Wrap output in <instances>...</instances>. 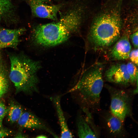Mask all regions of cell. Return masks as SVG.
I'll list each match as a JSON object with an SVG mask.
<instances>
[{
  "label": "cell",
  "mask_w": 138,
  "mask_h": 138,
  "mask_svg": "<svg viewBox=\"0 0 138 138\" xmlns=\"http://www.w3.org/2000/svg\"><path fill=\"white\" fill-rule=\"evenodd\" d=\"M123 1L109 0L93 18L87 38L91 48L95 51L109 48L120 37Z\"/></svg>",
  "instance_id": "1"
},
{
  "label": "cell",
  "mask_w": 138,
  "mask_h": 138,
  "mask_svg": "<svg viewBox=\"0 0 138 138\" xmlns=\"http://www.w3.org/2000/svg\"><path fill=\"white\" fill-rule=\"evenodd\" d=\"M103 66L97 62L84 73L76 85L68 91H77L84 105L83 110L91 113L100 110V95L103 86Z\"/></svg>",
  "instance_id": "2"
},
{
  "label": "cell",
  "mask_w": 138,
  "mask_h": 138,
  "mask_svg": "<svg viewBox=\"0 0 138 138\" xmlns=\"http://www.w3.org/2000/svg\"><path fill=\"white\" fill-rule=\"evenodd\" d=\"M10 59L9 77L15 86L16 93L38 91L37 73L40 67L39 63L22 55H12Z\"/></svg>",
  "instance_id": "3"
},
{
  "label": "cell",
  "mask_w": 138,
  "mask_h": 138,
  "mask_svg": "<svg viewBox=\"0 0 138 138\" xmlns=\"http://www.w3.org/2000/svg\"><path fill=\"white\" fill-rule=\"evenodd\" d=\"M110 98V111L123 122L132 115V95L137 93V89L129 92L107 85Z\"/></svg>",
  "instance_id": "4"
},
{
  "label": "cell",
  "mask_w": 138,
  "mask_h": 138,
  "mask_svg": "<svg viewBox=\"0 0 138 138\" xmlns=\"http://www.w3.org/2000/svg\"><path fill=\"white\" fill-rule=\"evenodd\" d=\"M130 31L127 29L109 49L107 54L109 59L111 60H127L131 50L129 36Z\"/></svg>",
  "instance_id": "5"
},
{
  "label": "cell",
  "mask_w": 138,
  "mask_h": 138,
  "mask_svg": "<svg viewBox=\"0 0 138 138\" xmlns=\"http://www.w3.org/2000/svg\"><path fill=\"white\" fill-rule=\"evenodd\" d=\"M101 115L103 125L108 135L116 138L123 137L127 135L123 123L109 111H106Z\"/></svg>",
  "instance_id": "6"
},
{
  "label": "cell",
  "mask_w": 138,
  "mask_h": 138,
  "mask_svg": "<svg viewBox=\"0 0 138 138\" xmlns=\"http://www.w3.org/2000/svg\"><path fill=\"white\" fill-rule=\"evenodd\" d=\"M105 75L106 79L109 82L124 87L131 84L125 63H117L112 65L106 71Z\"/></svg>",
  "instance_id": "7"
},
{
  "label": "cell",
  "mask_w": 138,
  "mask_h": 138,
  "mask_svg": "<svg viewBox=\"0 0 138 138\" xmlns=\"http://www.w3.org/2000/svg\"><path fill=\"white\" fill-rule=\"evenodd\" d=\"M17 122L19 125L22 128L42 130L49 133L54 137H58L42 120L30 112H23Z\"/></svg>",
  "instance_id": "8"
},
{
  "label": "cell",
  "mask_w": 138,
  "mask_h": 138,
  "mask_svg": "<svg viewBox=\"0 0 138 138\" xmlns=\"http://www.w3.org/2000/svg\"><path fill=\"white\" fill-rule=\"evenodd\" d=\"M28 3L32 13L34 16L54 20H57V14L62 7V4L50 5L44 3Z\"/></svg>",
  "instance_id": "9"
},
{
  "label": "cell",
  "mask_w": 138,
  "mask_h": 138,
  "mask_svg": "<svg viewBox=\"0 0 138 138\" xmlns=\"http://www.w3.org/2000/svg\"><path fill=\"white\" fill-rule=\"evenodd\" d=\"M23 28L10 29H0V48H16L19 41V37L25 31Z\"/></svg>",
  "instance_id": "10"
},
{
  "label": "cell",
  "mask_w": 138,
  "mask_h": 138,
  "mask_svg": "<svg viewBox=\"0 0 138 138\" xmlns=\"http://www.w3.org/2000/svg\"><path fill=\"white\" fill-rule=\"evenodd\" d=\"M61 97L56 95L50 99L56 110L61 129V137L72 138L73 135L68 126L61 103Z\"/></svg>",
  "instance_id": "11"
},
{
  "label": "cell",
  "mask_w": 138,
  "mask_h": 138,
  "mask_svg": "<svg viewBox=\"0 0 138 138\" xmlns=\"http://www.w3.org/2000/svg\"><path fill=\"white\" fill-rule=\"evenodd\" d=\"M78 135L80 138H97L98 135L94 129L93 123L88 121L81 115H79L77 121Z\"/></svg>",
  "instance_id": "12"
},
{
  "label": "cell",
  "mask_w": 138,
  "mask_h": 138,
  "mask_svg": "<svg viewBox=\"0 0 138 138\" xmlns=\"http://www.w3.org/2000/svg\"><path fill=\"white\" fill-rule=\"evenodd\" d=\"M7 112L8 121L11 123H14L17 122L23 111L20 105L12 101L10 102Z\"/></svg>",
  "instance_id": "13"
},
{
  "label": "cell",
  "mask_w": 138,
  "mask_h": 138,
  "mask_svg": "<svg viewBox=\"0 0 138 138\" xmlns=\"http://www.w3.org/2000/svg\"><path fill=\"white\" fill-rule=\"evenodd\" d=\"M127 71L129 75L131 84L137 86L138 69L137 66L131 62L126 64Z\"/></svg>",
  "instance_id": "14"
},
{
  "label": "cell",
  "mask_w": 138,
  "mask_h": 138,
  "mask_svg": "<svg viewBox=\"0 0 138 138\" xmlns=\"http://www.w3.org/2000/svg\"><path fill=\"white\" fill-rule=\"evenodd\" d=\"M12 7L11 0H0V20L10 11Z\"/></svg>",
  "instance_id": "15"
},
{
  "label": "cell",
  "mask_w": 138,
  "mask_h": 138,
  "mask_svg": "<svg viewBox=\"0 0 138 138\" xmlns=\"http://www.w3.org/2000/svg\"><path fill=\"white\" fill-rule=\"evenodd\" d=\"M8 88V80L5 76L0 73V98L7 92Z\"/></svg>",
  "instance_id": "16"
},
{
  "label": "cell",
  "mask_w": 138,
  "mask_h": 138,
  "mask_svg": "<svg viewBox=\"0 0 138 138\" xmlns=\"http://www.w3.org/2000/svg\"><path fill=\"white\" fill-rule=\"evenodd\" d=\"M138 48H135L131 50L129 56L131 62L138 66Z\"/></svg>",
  "instance_id": "17"
},
{
  "label": "cell",
  "mask_w": 138,
  "mask_h": 138,
  "mask_svg": "<svg viewBox=\"0 0 138 138\" xmlns=\"http://www.w3.org/2000/svg\"><path fill=\"white\" fill-rule=\"evenodd\" d=\"M129 39L134 48H138V30L137 28L131 34H130Z\"/></svg>",
  "instance_id": "18"
},
{
  "label": "cell",
  "mask_w": 138,
  "mask_h": 138,
  "mask_svg": "<svg viewBox=\"0 0 138 138\" xmlns=\"http://www.w3.org/2000/svg\"><path fill=\"white\" fill-rule=\"evenodd\" d=\"M8 109L4 104L0 102V119L3 120L7 113Z\"/></svg>",
  "instance_id": "19"
},
{
  "label": "cell",
  "mask_w": 138,
  "mask_h": 138,
  "mask_svg": "<svg viewBox=\"0 0 138 138\" xmlns=\"http://www.w3.org/2000/svg\"><path fill=\"white\" fill-rule=\"evenodd\" d=\"M10 133L7 130L0 128V138L6 137L9 136Z\"/></svg>",
  "instance_id": "20"
},
{
  "label": "cell",
  "mask_w": 138,
  "mask_h": 138,
  "mask_svg": "<svg viewBox=\"0 0 138 138\" xmlns=\"http://www.w3.org/2000/svg\"><path fill=\"white\" fill-rule=\"evenodd\" d=\"M28 2H33L45 3L48 2L50 0H27Z\"/></svg>",
  "instance_id": "21"
},
{
  "label": "cell",
  "mask_w": 138,
  "mask_h": 138,
  "mask_svg": "<svg viewBox=\"0 0 138 138\" xmlns=\"http://www.w3.org/2000/svg\"><path fill=\"white\" fill-rule=\"evenodd\" d=\"M15 137H26L24 134L21 133L17 134L15 136Z\"/></svg>",
  "instance_id": "22"
},
{
  "label": "cell",
  "mask_w": 138,
  "mask_h": 138,
  "mask_svg": "<svg viewBox=\"0 0 138 138\" xmlns=\"http://www.w3.org/2000/svg\"><path fill=\"white\" fill-rule=\"evenodd\" d=\"M47 137L46 136H45L43 135H38L36 137H37V138H46Z\"/></svg>",
  "instance_id": "23"
},
{
  "label": "cell",
  "mask_w": 138,
  "mask_h": 138,
  "mask_svg": "<svg viewBox=\"0 0 138 138\" xmlns=\"http://www.w3.org/2000/svg\"><path fill=\"white\" fill-rule=\"evenodd\" d=\"M2 120L0 119V128H2Z\"/></svg>",
  "instance_id": "24"
}]
</instances>
